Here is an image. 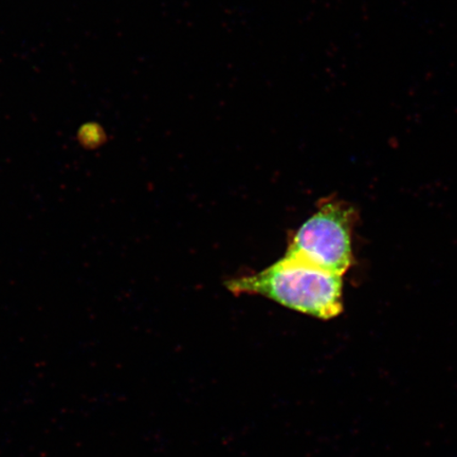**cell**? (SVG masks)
<instances>
[{
  "label": "cell",
  "mask_w": 457,
  "mask_h": 457,
  "mask_svg": "<svg viewBox=\"0 0 457 457\" xmlns=\"http://www.w3.org/2000/svg\"><path fill=\"white\" fill-rule=\"evenodd\" d=\"M236 295H261L290 310L323 320L342 312V276L286 254L266 270L226 283Z\"/></svg>",
  "instance_id": "cell-1"
},
{
  "label": "cell",
  "mask_w": 457,
  "mask_h": 457,
  "mask_svg": "<svg viewBox=\"0 0 457 457\" xmlns=\"http://www.w3.org/2000/svg\"><path fill=\"white\" fill-rule=\"evenodd\" d=\"M353 220L355 212L346 204L323 203L291 237L286 254L343 277L353 264Z\"/></svg>",
  "instance_id": "cell-2"
}]
</instances>
